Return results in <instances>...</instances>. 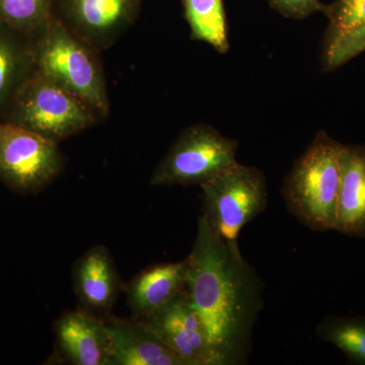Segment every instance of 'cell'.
<instances>
[{
    "label": "cell",
    "mask_w": 365,
    "mask_h": 365,
    "mask_svg": "<svg viewBox=\"0 0 365 365\" xmlns=\"http://www.w3.org/2000/svg\"><path fill=\"white\" fill-rule=\"evenodd\" d=\"M186 260L185 292L205 327L216 365L246 364L264 306L260 277L237 242L216 234L203 215Z\"/></svg>",
    "instance_id": "6da1fadb"
},
{
    "label": "cell",
    "mask_w": 365,
    "mask_h": 365,
    "mask_svg": "<svg viewBox=\"0 0 365 365\" xmlns=\"http://www.w3.org/2000/svg\"><path fill=\"white\" fill-rule=\"evenodd\" d=\"M343 144L319 131L283 182L288 211L314 232L335 230Z\"/></svg>",
    "instance_id": "7a4b0ae2"
},
{
    "label": "cell",
    "mask_w": 365,
    "mask_h": 365,
    "mask_svg": "<svg viewBox=\"0 0 365 365\" xmlns=\"http://www.w3.org/2000/svg\"><path fill=\"white\" fill-rule=\"evenodd\" d=\"M97 52L54 16L35 41V71L81 98L98 117H106L110 102Z\"/></svg>",
    "instance_id": "3957f363"
},
{
    "label": "cell",
    "mask_w": 365,
    "mask_h": 365,
    "mask_svg": "<svg viewBox=\"0 0 365 365\" xmlns=\"http://www.w3.org/2000/svg\"><path fill=\"white\" fill-rule=\"evenodd\" d=\"M98 118L83 101L35 71L16 93L2 121L59 143L91 128Z\"/></svg>",
    "instance_id": "277c9868"
},
{
    "label": "cell",
    "mask_w": 365,
    "mask_h": 365,
    "mask_svg": "<svg viewBox=\"0 0 365 365\" xmlns=\"http://www.w3.org/2000/svg\"><path fill=\"white\" fill-rule=\"evenodd\" d=\"M200 188L204 217L225 241L237 242L242 228L267 207L265 175L252 165L237 162Z\"/></svg>",
    "instance_id": "5b68a950"
},
{
    "label": "cell",
    "mask_w": 365,
    "mask_h": 365,
    "mask_svg": "<svg viewBox=\"0 0 365 365\" xmlns=\"http://www.w3.org/2000/svg\"><path fill=\"white\" fill-rule=\"evenodd\" d=\"M239 143L207 124L192 125L180 134L153 170V186H193L235 165Z\"/></svg>",
    "instance_id": "8992f818"
},
{
    "label": "cell",
    "mask_w": 365,
    "mask_h": 365,
    "mask_svg": "<svg viewBox=\"0 0 365 365\" xmlns=\"http://www.w3.org/2000/svg\"><path fill=\"white\" fill-rule=\"evenodd\" d=\"M63 168L58 143L9 122L0 121V180L21 193H36Z\"/></svg>",
    "instance_id": "52a82bcc"
},
{
    "label": "cell",
    "mask_w": 365,
    "mask_h": 365,
    "mask_svg": "<svg viewBox=\"0 0 365 365\" xmlns=\"http://www.w3.org/2000/svg\"><path fill=\"white\" fill-rule=\"evenodd\" d=\"M143 321L184 365H216L205 327L190 304L185 289Z\"/></svg>",
    "instance_id": "ba28073f"
},
{
    "label": "cell",
    "mask_w": 365,
    "mask_h": 365,
    "mask_svg": "<svg viewBox=\"0 0 365 365\" xmlns=\"http://www.w3.org/2000/svg\"><path fill=\"white\" fill-rule=\"evenodd\" d=\"M61 6L64 23L98 51L133 24L138 0H61Z\"/></svg>",
    "instance_id": "9c48e42d"
},
{
    "label": "cell",
    "mask_w": 365,
    "mask_h": 365,
    "mask_svg": "<svg viewBox=\"0 0 365 365\" xmlns=\"http://www.w3.org/2000/svg\"><path fill=\"white\" fill-rule=\"evenodd\" d=\"M60 356L73 365H108L111 339L105 319L81 309L62 314L55 322Z\"/></svg>",
    "instance_id": "30bf717a"
},
{
    "label": "cell",
    "mask_w": 365,
    "mask_h": 365,
    "mask_svg": "<svg viewBox=\"0 0 365 365\" xmlns=\"http://www.w3.org/2000/svg\"><path fill=\"white\" fill-rule=\"evenodd\" d=\"M104 319L111 339L108 365H184L143 319L112 314Z\"/></svg>",
    "instance_id": "8fae6325"
},
{
    "label": "cell",
    "mask_w": 365,
    "mask_h": 365,
    "mask_svg": "<svg viewBox=\"0 0 365 365\" xmlns=\"http://www.w3.org/2000/svg\"><path fill=\"white\" fill-rule=\"evenodd\" d=\"M72 280L83 309L102 319L111 314L120 281L109 250L104 246L88 250L74 263Z\"/></svg>",
    "instance_id": "7c38bea8"
},
{
    "label": "cell",
    "mask_w": 365,
    "mask_h": 365,
    "mask_svg": "<svg viewBox=\"0 0 365 365\" xmlns=\"http://www.w3.org/2000/svg\"><path fill=\"white\" fill-rule=\"evenodd\" d=\"M187 260L151 266L127 287V302L133 318L146 319L185 289Z\"/></svg>",
    "instance_id": "4fadbf2b"
},
{
    "label": "cell",
    "mask_w": 365,
    "mask_h": 365,
    "mask_svg": "<svg viewBox=\"0 0 365 365\" xmlns=\"http://www.w3.org/2000/svg\"><path fill=\"white\" fill-rule=\"evenodd\" d=\"M365 237V146L343 144L335 230Z\"/></svg>",
    "instance_id": "5bb4252c"
},
{
    "label": "cell",
    "mask_w": 365,
    "mask_h": 365,
    "mask_svg": "<svg viewBox=\"0 0 365 365\" xmlns=\"http://www.w3.org/2000/svg\"><path fill=\"white\" fill-rule=\"evenodd\" d=\"M35 69V42L0 23V121Z\"/></svg>",
    "instance_id": "9a60e30c"
},
{
    "label": "cell",
    "mask_w": 365,
    "mask_h": 365,
    "mask_svg": "<svg viewBox=\"0 0 365 365\" xmlns=\"http://www.w3.org/2000/svg\"><path fill=\"white\" fill-rule=\"evenodd\" d=\"M182 6L192 39L206 43L220 54L230 51L223 0H182Z\"/></svg>",
    "instance_id": "2e32d148"
},
{
    "label": "cell",
    "mask_w": 365,
    "mask_h": 365,
    "mask_svg": "<svg viewBox=\"0 0 365 365\" xmlns=\"http://www.w3.org/2000/svg\"><path fill=\"white\" fill-rule=\"evenodd\" d=\"M53 0H0V23L35 42L54 19Z\"/></svg>",
    "instance_id": "e0dca14e"
},
{
    "label": "cell",
    "mask_w": 365,
    "mask_h": 365,
    "mask_svg": "<svg viewBox=\"0 0 365 365\" xmlns=\"http://www.w3.org/2000/svg\"><path fill=\"white\" fill-rule=\"evenodd\" d=\"M317 336L344 353L351 364L365 365V317H326Z\"/></svg>",
    "instance_id": "ac0fdd59"
},
{
    "label": "cell",
    "mask_w": 365,
    "mask_h": 365,
    "mask_svg": "<svg viewBox=\"0 0 365 365\" xmlns=\"http://www.w3.org/2000/svg\"><path fill=\"white\" fill-rule=\"evenodd\" d=\"M324 14L329 21L326 46L365 25V0H334Z\"/></svg>",
    "instance_id": "d6986e66"
},
{
    "label": "cell",
    "mask_w": 365,
    "mask_h": 365,
    "mask_svg": "<svg viewBox=\"0 0 365 365\" xmlns=\"http://www.w3.org/2000/svg\"><path fill=\"white\" fill-rule=\"evenodd\" d=\"M365 52V25L324 46L322 61L326 71H334Z\"/></svg>",
    "instance_id": "ffe728a7"
},
{
    "label": "cell",
    "mask_w": 365,
    "mask_h": 365,
    "mask_svg": "<svg viewBox=\"0 0 365 365\" xmlns=\"http://www.w3.org/2000/svg\"><path fill=\"white\" fill-rule=\"evenodd\" d=\"M276 11L288 19L302 20L316 13H325V4L319 0H269Z\"/></svg>",
    "instance_id": "44dd1931"
}]
</instances>
